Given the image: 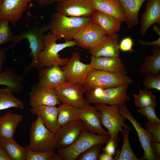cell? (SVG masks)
<instances>
[{"label":"cell","mask_w":160,"mask_h":160,"mask_svg":"<svg viewBox=\"0 0 160 160\" xmlns=\"http://www.w3.org/2000/svg\"><path fill=\"white\" fill-rule=\"evenodd\" d=\"M110 136L91 133L84 128L78 138L72 144L58 150V153L63 160H76L81 153L91 147L97 144L106 143Z\"/></svg>","instance_id":"obj_8"},{"label":"cell","mask_w":160,"mask_h":160,"mask_svg":"<svg viewBox=\"0 0 160 160\" xmlns=\"http://www.w3.org/2000/svg\"><path fill=\"white\" fill-rule=\"evenodd\" d=\"M26 160H63L62 158L55 151H49L44 152L32 151L27 146Z\"/></svg>","instance_id":"obj_34"},{"label":"cell","mask_w":160,"mask_h":160,"mask_svg":"<svg viewBox=\"0 0 160 160\" xmlns=\"http://www.w3.org/2000/svg\"><path fill=\"white\" fill-rule=\"evenodd\" d=\"M7 19L0 18V46L6 42L13 41L14 36Z\"/></svg>","instance_id":"obj_35"},{"label":"cell","mask_w":160,"mask_h":160,"mask_svg":"<svg viewBox=\"0 0 160 160\" xmlns=\"http://www.w3.org/2000/svg\"><path fill=\"white\" fill-rule=\"evenodd\" d=\"M92 1L96 10L112 15L121 23L126 22L125 15L119 0H92Z\"/></svg>","instance_id":"obj_24"},{"label":"cell","mask_w":160,"mask_h":160,"mask_svg":"<svg viewBox=\"0 0 160 160\" xmlns=\"http://www.w3.org/2000/svg\"><path fill=\"white\" fill-rule=\"evenodd\" d=\"M145 125L151 142H160V124H156L147 122Z\"/></svg>","instance_id":"obj_38"},{"label":"cell","mask_w":160,"mask_h":160,"mask_svg":"<svg viewBox=\"0 0 160 160\" xmlns=\"http://www.w3.org/2000/svg\"><path fill=\"white\" fill-rule=\"evenodd\" d=\"M151 145L153 153L155 156L159 159L160 156V142H151Z\"/></svg>","instance_id":"obj_43"},{"label":"cell","mask_w":160,"mask_h":160,"mask_svg":"<svg viewBox=\"0 0 160 160\" xmlns=\"http://www.w3.org/2000/svg\"><path fill=\"white\" fill-rule=\"evenodd\" d=\"M120 114L125 119H128L132 123L138 135L141 145L144 151V155L142 159L157 160L151 148V140L148 133L134 118L127 108L126 103L119 106Z\"/></svg>","instance_id":"obj_13"},{"label":"cell","mask_w":160,"mask_h":160,"mask_svg":"<svg viewBox=\"0 0 160 160\" xmlns=\"http://www.w3.org/2000/svg\"><path fill=\"white\" fill-rule=\"evenodd\" d=\"M79 108L68 104L61 103L57 107V121L60 127L80 120Z\"/></svg>","instance_id":"obj_30"},{"label":"cell","mask_w":160,"mask_h":160,"mask_svg":"<svg viewBox=\"0 0 160 160\" xmlns=\"http://www.w3.org/2000/svg\"><path fill=\"white\" fill-rule=\"evenodd\" d=\"M30 111L39 116L45 126L56 134L60 128L57 121V107L56 106L39 105L31 108Z\"/></svg>","instance_id":"obj_19"},{"label":"cell","mask_w":160,"mask_h":160,"mask_svg":"<svg viewBox=\"0 0 160 160\" xmlns=\"http://www.w3.org/2000/svg\"><path fill=\"white\" fill-rule=\"evenodd\" d=\"M90 22V17L68 16L56 12L52 15L47 26L51 32L65 41H71L75 34Z\"/></svg>","instance_id":"obj_2"},{"label":"cell","mask_w":160,"mask_h":160,"mask_svg":"<svg viewBox=\"0 0 160 160\" xmlns=\"http://www.w3.org/2000/svg\"><path fill=\"white\" fill-rule=\"evenodd\" d=\"M89 63L92 69L127 74L124 65L119 57L92 56Z\"/></svg>","instance_id":"obj_23"},{"label":"cell","mask_w":160,"mask_h":160,"mask_svg":"<svg viewBox=\"0 0 160 160\" xmlns=\"http://www.w3.org/2000/svg\"><path fill=\"white\" fill-rule=\"evenodd\" d=\"M90 22L100 28L108 36L119 31L122 23L113 16L97 10L91 16Z\"/></svg>","instance_id":"obj_20"},{"label":"cell","mask_w":160,"mask_h":160,"mask_svg":"<svg viewBox=\"0 0 160 160\" xmlns=\"http://www.w3.org/2000/svg\"><path fill=\"white\" fill-rule=\"evenodd\" d=\"M3 0H0V6L1 5Z\"/></svg>","instance_id":"obj_49"},{"label":"cell","mask_w":160,"mask_h":160,"mask_svg":"<svg viewBox=\"0 0 160 160\" xmlns=\"http://www.w3.org/2000/svg\"><path fill=\"white\" fill-rule=\"evenodd\" d=\"M95 104L100 112L99 116L101 124L108 130L110 138L117 146L118 134L119 132H122L124 131L122 127L129 130L132 127L124 123L125 118L120 114L119 106L108 105L102 103Z\"/></svg>","instance_id":"obj_4"},{"label":"cell","mask_w":160,"mask_h":160,"mask_svg":"<svg viewBox=\"0 0 160 160\" xmlns=\"http://www.w3.org/2000/svg\"><path fill=\"white\" fill-rule=\"evenodd\" d=\"M106 143V146L103 149V151L113 156L117 146L110 137Z\"/></svg>","instance_id":"obj_41"},{"label":"cell","mask_w":160,"mask_h":160,"mask_svg":"<svg viewBox=\"0 0 160 160\" xmlns=\"http://www.w3.org/2000/svg\"><path fill=\"white\" fill-rule=\"evenodd\" d=\"M133 41L130 37H127L123 39L119 45L120 50L124 52H132L133 51L132 47Z\"/></svg>","instance_id":"obj_40"},{"label":"cell","mask_w":160,"mask_h":160,"mask_svg":"<svg viewBox=\"0 0 160 160\" xmlns=\"http://www.w3.org/2000/svg\"><path fill=\"white\" fill-rule=\"evenodd\" d=\"M61 68L66 81L83 86L92 69L89 63L81 61L78 52H74L67 63Z\"/></svg>","instance_id":"obj_9"},{"label":"cell","mask_w":160,"mask_h":160,"mask_svg":"<svg viewBox=\"0 0 160 160\" xmlns=\"http://www.w3.org/2000/svg\"><path fill=\"white\" fill-rule=\"evenodd\" d=\"M54 89L62 103L81 109L87 103L83 95L86 90L82 85L65 81Z\"/></svg>","instance_id":"obj_10"},{"label":"cell","mask_w":160,"mask_h":160,"mask_svg":"<svg viewBox=\"0 0 160 160\" xmlns=\"http://www.w3.org/2000/svg\"><path fill=\"white\" fill-rule=\"evenodd\" d=\"M11 108L23 110L24 104L13 94L11 89L8 87L0 89V111Z\"/></svg>","instance_id":"obj_31"},{"label":"cell","mask_w":160,"mask_h":160,"mask_svg":"<svg viewBox=\"0 0 160 160\" xmlns=\"http://www.w3.org/2000/svg\"><path fill=\"white\" fill-rule=\"evenodd\" d=\"M98 160H114V158L112 156L103 151L102 153L100 154Z\"/></svg>","instance_id":"obj_46"},{"label":"cell","mask_w":160,"mask_h":160,"mask_svg":"<svg viewBox=\"0 0 160 160\" xmlns=\"http://www.w3.org/2000/svg\"><path fill=\"white\" fill-rule=\"evenodd\" d=\"M28 28V30H25L15 36L12 44L6 48L7 49L13 48L15 45L24 39H26L28 40L33 59L30 65L24 68L25 74L27 73L32 68H36L38 56L44 48L43 43L44 33L49 30L47 25L42 27L34 26L32 28Z\"/></svg>","instance_id":"obj_7"},{"label":"cell","mask_w":160,"mask_h":160,"mask_svg":"<svg viewBox=\"0 0 160 160\" xmlns=\"http://www.w3.org/2000/svg\"><path fill=\"white\" fill-rule=\"evenodd\" d=\"M152 55L145 57L139 68L140 73L145 77L160 74V49L154 46Z\"/></svg>","instance_id":"obj_26"},{"label":"cell","mask_w":160,"mask_h":160,"mask_svg":"<svg viewBox=\"0 0 160 160\" xmlns=\"http://www.w3.org/2000/svg\"><path fill=\"white\" fill-rule=\"evenodd\" d=\"M31 0H3L0 6V18L8 19L15 25L20 19Z\"/></svg>","instance_id":"obj_17"},{"label":"cell","mask_w":160,"mask_h":160,"mask_svg":"<svg viewBox=\"0 0 160 160\" xmlns=\"http://www.w3.org/2000/svg\"><path fill=\"white\" fill-rule=\"evenodd\" d=\"M55 134L47 128L40 117L32 124L29 130L30 141L28 148L33 151H55L57 149Z\"/></svg>","instance_id":"obj_6"},{"label":"cell","mask_w":160,"mask_h":160,"mask_svg":"<svg viewBox=\"0 0 160 160\" xmlns=\"http://www.w3.org/2000/svg\"><path fill=\"white\" fill-rule=\"evenodd\" d=\"M23 76L18 75L15 68H7L0 73V85H5L13 93L20 92L23 90Z\"/></svg>","instance_id":"obj_28"},{"label":"cell","mask_w":160,"mask_h":160,"mask_svg":"<svg viewBox=\"0 0 160 160\" xmlns=\"http://www.w3.org/2000/svg\"><path fill=\"white\" fill-rule=\"evenodd\" d=\"M125 15L127 27L132 28L138 24L140 9L146 0H119Z\"/></svg>","instance_id":"obj_27"},{"label":"cell","mask_w":160,"mask_h":160,"mask_svg":"<svg viewBox=\"0 0 160 160\" xmlns=\"http://www.w3.org/2000/svg\"><path fill=\"white\" fill-rule=\"evenodd\" d=\"M153 30L159 35H160V26L158 25H155L153 27Z\"/></svg>","instance_id":"obj_48"},{"label":"cell","mask_w":160,"mask_h":160,"mask_svg":"<svg viewBox=\"0 0 160 160\" xmlns=\"http://www.w3.org/2000/svg\"><path fill=\"white\" fill-rule=\"evenodd\" d=\"M143 84L146 89H154L160 91V74L145 77L143 79Z\"/></svg>","instance_id":"obj_39"},{"label":"cell","mask_w":160,"mask_h":160,"mask_svg":"<svg viewBox=\"0 0 160 160\" xmlns=\"http://www.w3.org/2000/svg\"><path fill=\"white\" fill-rule=\"evenodd\" d=\"M23 116L8 112L0 117V138H13L17 126L23 119Z\"/></svg>","instance_id":"obj_25"},{"label":"cell","mask_w":160,"mask_h":160,"mask_svg":"<svg viewBox=\"0 0 160 160\" xmlns=\"http://www.w3.org/2000/svg\"><path fill=\"white\" fill-rule=\"evenodd\" d=\"M134 102L136 107L142 108L149 106H157L156 96L150 91L146 89L140 90L138 94L134 95Z\"/></svg>","instance_id":"obj_32"},{"label":"cell","mask_w":160,"mask_h":160,"mask_svg":"<svg viewBox=\"0 0 160 160\" xmlns=\"http://www.w3.org/2000/svg\"><path fill=\"white\" fill-rule=\"evenodd\" d=\"M103 145V144H99L91 147L80 154L76 160H98L100 150Z\"/></svg>","instance_id":"obj_36"},{"label":"cell","mask_w":160,"mask_h":160,"mask_svg":"<svg viewBox=\"0 0 160 160\" xmlns=\"http://www.w3.org/2000/svg\"><path fill=\"white\" fill-rule=\"evenodd\" d=\"M29 95L31 108L39 105L56 106L61 104L54 89L39 87L34 85Z\"/></svg>","instance_id":"obj_18"},{"label":"cell","mask_w":160,"mask_h":160,"mask_svg":"<svg viewBox=\"0 0 160 160\" xmlns=\"http://www.w3.org/2000/svg\"><path fill=\"white\" fill-rule=\"evenodd\" d=\"M0 160H11L7 154L1 147H0Z\"/></svg>","instance_id":"obj_47"},{"label":"cell","mask_w":160,"mask_h":160,"mask_svg":"<svg viewBox=\"0 0 160 160\" xmlns=\"http://www.w3.org/2000/svg\"><path fill=\"white\" fill-rule=\"evenodd\" d=\"M155 107L154 106H149L139 108L137 111L145 116L150 123L156 124H160V120L156 115Z\"/></svg>","instance_id":"obj_37"},{"label":"cell","mask_w":160,"mask_h":160,"mask_svg":"<svg viewBox=\"0 0 160 160\" xmlns=\"http://www.w3.org/2000/svg\"><path fill=\"white\" fill-rule=\"evenodd\" d=\"M0 147L6 153L11 160H26V147H22L13 138H0Z\"/></svg>","instance_id":"obj_29"},{"label":"cell","mask_w":160,"mask_h":160,"mask_svg":"<svg viewBox=\"0 0 160 160\" xmlns=\"http://www.w3.org/2000/svg\"><path fill=\"white\" fill-rule=\"evenodd\" d=\"M41 6H47L54 2L59 3L64 0H35Z\"/></svg>","instance_id":"obj_45"},{"label":"cell","mask_w":160,"mask_h":160,"mask_svg":"<svg viewBox=\"0 0 160 160\" xmlns=\"http://www.w3.org/2000/svg\"></svg>","instance_id":"obj_50"},{"label":"cell","mask_w":160,"mask_h":160,"mask_svg":"<svg viewBox=\"0 0 160 160\" xmlns=\"http://www.w3.org/2000/svg\"><path fill=\"white\" fill-rule=\"evenodd\" d=\"M56 10L68 16L88 17L96 10L92 0H64L58 3Z\"/></svg>","instance_id":"obj_12"},{"label":"cell","mask_w":160,"mask_h":160,"mask_svg":"<svg viewBox=\"0 0 160 160\" xmlns=\"http://www.w3.org/2000/svg\"><path fill=\"white\" fill-rule=\"evenodd\" d=\"M59 37L52 33H49L43 36L44 49L38 55L36 68L38 70L45 66L50 67L54 65L63 66L68 62L69 59L60 57L59 52L64 49L78 45L73 40L57 43Z\"/></svg>","instance_id":"obj_1"},{"label":"cell","mask_w":160,"mask_h":160,"mask_svg":"<svg viewBox=\"0 0 160 160\" xmlns=\"http://www.w3.org/2000/svg\"><path fill=\"white\" fill-rule=\"evenodd\" d=\"M7 49L0 47V73L2 72V67L6 59Z\"/></svg>","instance_id":"obj_44"},{"label":"cell","mask_w":160,"mask_h":160,"mask_svg":"<svg viewBox=\"0 0 160 160\" xmlns=\"http://www.w3.org/2000/svg\"><path fill=\"white\" fill-rule=\"evenodd\" d=\"M132 81L126 74L92 69L83 87L87 90L97 88H108L129 85Z\"/></svg>","instance_id":"obj_5"},{"label":"cell","mask_w":160,"mask_h":160,"mask_svg":"<svg viewBox=\"0 0 160 160\" xmlns=\"http://www.w3.org/2000/svg\"><path fill=\"white\" fill-rule=\"evenodd\" d=\"M100 112L95 106L88 103L80 109L79 116L84 127L89 132L103 135H109L102 127L100 119Z\"/></svg>","instance_id":"obj_14"},{"label":"cell","mask_w":160,"mask_h":160,"mask_svg":"<svg viewBox=\"0 0 160 160\" xmlns=\"http://www.w3.org/2000/svg\"><path fill=\"white\" fill-rule=\"evenodd\" d=\"M128 85L106 88H97L87 90L85 100L89 104L102 103L119 106L131 100L127 92Z\"/></svg>","instance_id":"obj_3"},{"label":"cell","mask_w":160,"mask_h":160,"mask_svg":"<svg viewBox=\"0 0 160 160\" xmlns=\"http://www.w3.org/2000/svg\"><path fill=\"white\" fill-rule=\"evenodd\" d=\"M84 128L81 120L60 127L55 135L58 150L66 148L73 143L79 137Z\"/></svg>","instance_id":"obj_15"},{"label":"cell","mask_w":160,"mask_h":160,"mask_svg":"<svg viewBox=\"0 0 160 160\" xmlns=\"http://www.w3.org/2000/svg\"><path fill=\"white\" fill-rule=\"evenodd\" d=\"M160 26V0H147L145 12L141 16L140 33L142 36L154 24Z\"/></svg>","instance_id":"obj_21"},{"label":"cell","mask_w":160,"mask_h":160,"mask_svg":"<svg viewBox=\"0 0 160 160\" xmlns=\"http://www.w3.org/2000/svg\"><path fill=\"white\" fill-rule=\"evenodd\" d=\"M119 35L117 33L108 36V38L95 47L89 49L92 56L98 57H119Z\"/></svg>","instance_id":"obj_22"},{"label":"cell","mask_w":160,"mask_h":160,"mask_svg":"<svg viewBox=\"0 0 160 160\" xmlns=\"http://www.w3.org/2000/svg\"><path fill=\"white\" fill-rule=\"evenodd\" d=\"M140 44L146 46H153L160 47V37L157 40L151 41H147L141 39L139 40L138 41Z\"/></svg>","instance_id":"obj_42"},{"label":"cell","mask_w":160,"mask_h":160,"mask_svg":"<svg viewBox=\"0 0 160 160\" xmlns=\"http://www.w3.org/2000/svg\"><path fill=\"white\" fill-rule=\"evenodd\" d=\"M39 80L36 86L55 89L66 81L64 74L60 66L54 65L38 69Z\"/></svg>","instance_id":"obj_16"},{"label":"cell","mask_w":160,"mask_h":160,"mask_svg":"<svg viewBox=\"0 0 160 160\" xmlns=\"http://www.w3.org/2000/svg\"><path fill=\"white\" fill-rule=\"evenodd\" d=\"M129 130L124 129L121 132L123 137V143L121 150L118 154L116 160H138L130 146L129 140Z\"/></svg>","instance_id":"obj_33"},{"label":"cell","mask_w":160,"mask_h":160,"mask_svg":"<svg viewBox=\"0 0 160 160\" xmlns=\"http://www.w3.org/2000/svg\"><path fill=\"white\" fill-rule=\"evenodd\" d=\"M108 36L99 27L91 22L80 29L73 39L78 46L91 49L106 39Z\"/></svg>","instance_id":"obj_11"}]
</instances>
